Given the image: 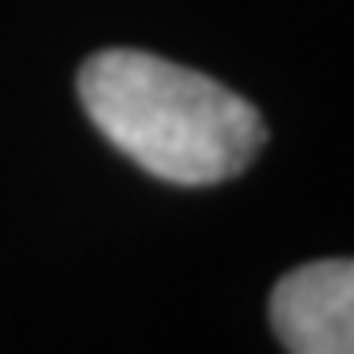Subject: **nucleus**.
Here are the masks:
<instances>
[{
  "instance_id": "nucleus-1",
  "label": "nucleus",
  "mask_w": 354,
  "mask_h": 354,
  "mask_svg": "<svg viewBox=\"0 0 354 354\" xmlns=\"http://www.w3.org/2000/svg\"><path fill=\"white\" fill-rule=\"evenodd\" d=\"M79 99L102 138L169 185H221L244 174L268 138L248 99L150 51L91 55Z\"/></svg>"
},
{
  "instance_id": "nucleus-2",
  "label": "nucleus",
  "mask_w": 354,
  "mask_h": 354,
  "mask_svg": "<svg viewBox=\"0 0 354 354\" xmlns=\"http://www.w3.org/2000/svg\"><path fill=\"white\" fill-rule=\"evenodd\" d=\"M272 327L288 354H354V260H315L272 291Z\"/></svg>"
}]
</instances>
